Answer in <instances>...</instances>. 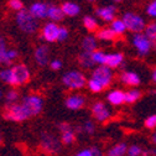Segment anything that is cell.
<instances>
[{"label": "cell", "instance_id": "6da1fadb", "mask_svg": "<svg viewBox=\"0 0 156 156\" xmlns=\"http://www.w3.org/2000/svg\"><path fill=\"white\" fill-rule=\"evenodd\" d=\"M3 116L6 120H12V122H23L26 120L30 115V113L27 112V109L24 105L20 104H10L6 105L4 112H3Z\"/></svg>", "mask_w": 156, "mask_h": 156}, {"label": "cell", "instance_id": "7a4b0ae2", "mask_svg": "<svg viewBox=\"0 0 156 156\" xmlns=\"http://www.w3.org/2000/svg\"><path fill=\"white\" fill-rule=\"evenodd\" d=\"M16 20H17V25L20 26V29L24 32L31 34V32H35L36 29H37L36 17L31 14L30 10L21 9L20 11L17 12V15H16Z\"/></svg>", "mask_w": 156, "mask_h": 156}, {"label": "cell", "instance_id": "3957f363", "mask_svg": "<svg viewBox=\"0 0 156 156\" xmlns=\"http://www.w3.org/2000/svg\"><path fill=\"white\" fill-rule=\"evenodd\" d=\"M63 83L72 89H80L86 86V78L80 72H69L65 74L63 77Z\"/></svg>", "mask_w": 156, "mask_h": 156}, {"label": "cell", "instance_id": "277c9868", "mask_svg": "<svg viewBox=\"0 0 156 156\" xmlns=\"http://www.w3.org/2000/svg\"><path fill=\"white\" fill-rule=\"evenodd\" d=\"M41 149L48 154H56L61 149V143L53 135L44 133L41 135Z\"/></svg>", "mask_w": 156, "mask_h": 156}, {"label": "cell", "instance_id": "5b68a950", "mask_svg": "<svg viewBox=\"0 0 156 156\" xmlns=\"http://www.w3.org/2000/svg\"><path fill=\"white\" fill-rule=\"evenodd\" d=\"M123 20L126 25V29L130 31H135V32H141L145 27V23L144 20L135 14H125Z\"/></svg>", "mask_w": 156, "mask_h": 156}, {"label": "cell", "instance_id": "8992f818", "mask_svg": "<svg viewBox=\"0 0 156 156\" xmlns=\"http://www.w3.org/2000/svg\"><path fill=\"white\" fill-rule=\"evenodd\" d=\"M23 105L27 109L30 115H36L42 109V99L37 95H29L24 98Z\"/></svg>", "mask_w": 156, "mask_h": 156}, {"label": "cell", "instance_id": "52a82bcc", "mask_svg": "<svg viewBox=\"0 0 156 156\" xmlns=\"http://www.w3.org/2000/svg\"><path fill=\"white\" fill-rule=\"evenodd\" d=\"M93 78L98 81L103 87H107L110 81H112V72H110V67L105 66H101L98 67L94 72H93Z\"/></svg>", "mask_w": 156, "mask_h": 156}, {"label": "cell", "instance_id": "ba28073f", "mask_svg": "<svg viewBox=\"0 0 156 156\" xmlns=\"http://www.w3.org/2000/svg\"><path fill=\"white\" fill-rule=\"evenodd\" d=\"M12 71V74H14V78H15V82H16V86L17 84H23L25 82H27L30 80V72L27 69V67L25 65H17V66H14L11 68Z\"/></svg>", "mask_w": 156, "mask_h": 156}, {"label": "cell", "instance_id": "9c48e42d", "mask_svg": "<svg viewBox=\"0 0 156 156\" xmlns=\"http://www.w3.org/2000/svg\"><path fill=\"white\" fill-rule=\"evenodd\" d=\"M134 45H135L136 48L139 50V52L141 55H145V53L149 52V50L151 47V41H150V38H149L147 35L144 36V35L139 34V35L134 36Z\"/></svg>", "mask_w": 156, "mask_h": 156}, {"label": "cell", "instance_id": "30bf717a", "mask_svg": "<svg viewBox=\"0 0 156 156\" xmlns=\"http://www.w3.org/2000/svg\"><path fill=\"white\" fill-rule=\"evenodd\" d=\"M58 34H60V27H58L56 24H47L45 27H44V32H42V36L46 41H50V42H53L56 40H58Z\"/></svg>", "mask_w": 156, "mask_h": 156}, {"label": "cell", "instance_id": "8fae6325", "mask_svg": "<svg viewBox=\"0 0 156 156\" xmlns=\"http://www.w3.org/2000/svg\"><path fill=\"white\" fill-rule=\"evenodd\" d=\"M92 112H93V115L95 116L99 122H103L105 119L109 118V110L107 109V107L103 104V103H95L92 108Z\"/></svg>", "mask_w": 156, "mask_h": 156}, {"label": "cell", "instance_id": "7c38bea8", "mask_svg": "<svg viewBox=\"0 0 156 156\" xmlns=\"http://www.w3.org/2000/svg\"><path fill=\"white\" fill-rule=\"evenodd\" d=\"M48 8H50V6H47V5H45V4L36 3V4H34V5L30 8V11H31V14H32L35 17L44 19V17L48 16Z\"/></svg>", "mask_w": 156, "mask_h": 156}, {"label": "cell", "instance_id": "4fadbf2b", "mask_svg": "<svg viewBox=\"0 0 156 156\" xmlns=\"http://www.w3.org/2000/svg\"><path fill=\"white\" fill-rule=\"evenodd\" d=\"M83 104H84V98L82 95H71L66 101L67 108H69L72 110H77V109L82 108Z\"/></svg>", "mask_w": 156, "mask_h": 156}, {"label": "cell", "instance_id": "5bb4252c", "mask_svg": "<svg viewBox=\"0 0 156 156\" xmlns=\"http://www.w3.org/2000/svg\"><path fill=\"white\" fill-rule=\"evenodd\" d=\"M35 58L40 66H45L48 61V48L46 46H40L35 52Z\"/></svg>", "mask_w": 156, "mask_h": 156}, {"label": "cell", "instance_id": "9a60e30c", "mask_svg": "<svg viewBox=\"0 0 156 156\" xmlns=\"http://www.w3.org/2000/svg\"><path fill=\"white\" fill-rule=\"evenodd\" d=\"M114 14H115L114 6H107V8H102L97 10V15L101 16L104 21H112L114 19Z\"/></svg>", "mask_w": 156, "mask_h": 156}, {"label": "cell", "instance_id": "2e32d148", "mask_svg": "<svg viewBox=\"0 0 156 156\" xmlns=\"http://www.w3.org/2000/svg\"><path fill=\"white\" fill-rule=\"evenodd\" d=\"M123 61V55L122 53H114V55H107L105 56V62L104 65H107L108 67L113 68L119 66Z\"/></svg>", "mask_w": 156, "mask_h": 156}, {"label": "cell", "instance_id": "e0dca14e", "mask_svg": "<svg viewBox=\"0 0 156 156\" xmlns=\"http://www.w3.org/2000/svg\"><path fill=\"white\" fill-rule=\"evenodd\" d=\"M108 101L114 105H119L125 102V94L120 90H113L108 94Z\"/></svg>", "mask_w": 156, "mask_h": 156}, {"label": "cell", "instance_id": "ac0fdd59", "mask_svg": "<svg viewBox=\"0 0 156 156\" xmlns=\"http://www.w3.org/2000/svg\"><path fill=\"white\" fill-rule=\"evenodd\" d=\"M122 81L128 86H138L140 83V78L133 72H125L122 76Z\"/></svg>", "mask_w": 156, "mask_h": 156}, {"label": "cell", "instance_id": "d6986e66", "mask_svg": "<svg viewBox=\"0 0 156 156\" xmlns=\"http://www.w3.org/2000/svg\"><path fill=\"white\" fill-rule=\"evenodd\" d=\"M63 10L62 8H57V6H50L48 8V17L51 20H55V21H60L63 19Z\"/></svg>", "mask_w": 156, "mask_h": 156}, {"label": "cell", "instance_id": "ffe728a7", "mask_svg": "<svg viewBox=\"0 0 156 156\" xmlns=\"http://www.w3.org/2000/svg\"><path fill=\"white\" fill-rule=\"evenodd\" d=\"M80 63L83 66V67H86V68H88V67H92L95 62H94V60H93V56H92V52H88V51H84L83 53H81V56H80Z\"/></svg>", "mask_w": 156, "mask_h": 156}, {"label": "cell", "instance_id": "44dd1931", "mask_svg": "<svg viewBox=\"0 0 156 156\" xmlns=\"http://www.w3.org/2000/svg\"><path fill=\"white\" fill-rule=\"evenodd\" d=\"M62 10L65 12V15H68V16H74L80 12V6L73 4V3H65L62 5Z\"/></svg>", "mask_w": 156, "mask_h": 156}, {"label": "cell", "instance_id": "7402d4cb", "mask_svg": "<svg viewBox=\"0 0 156 156\" xmlns=\"http://www.w3.org/2000/svg\"><path fill=\"white\" fill-rule=\"evenodd\" d=\"M116 32L113 30V29H104L102 31H99L97 34V37L101 38V40H105V41H110L115 37Z\"/></svg>", "mask_w": 156, "mask_h": 156}, {"label": "cell", "instance_id": "603a6c76", "mask_svg": "<svg viewBox=\"0 0 156 156\" xmlns=\"http://www.w3.org/2000/svg\"><path fill=\"white\" fill-rule=\"evenodd\" d=\"M0 78H2L4 82H6V83H9L11 86H16V82H15V78H14V74H12L11 69L2 71L0 72Z\"/></svg>", "mask_w": 156, "mask_h": 156}, {"label": "cell", "instance_id": "cb8c5ba5", "mask_svg": "<svg viewBox=\"0 0 156 156\" xmlns=\"http://www.w3.org/2000/svg\"><path fill=\"white\" fill-rule=\"evenodd\" d=\"M126 150H128V147H126L125 144H118L108 151V155H110V156H122L126 152Z\"/></svg>", "mask_w": 156, "mask_h": 156}, {"label": "cell", "instance_id": "d4e9b609", "mask_svg": "<svg viewBox=\"0 0 156 156\" xmlns=\"http://www.w3.org/2000/svg\"><path fill=\"white\" fill-rule=\"evenodd\" d=\"M82 46L84 48V51H88V52H93L97 47V44H95V40H94V37L92 36H88L86 37L83 42H82Z\"/></svg>", "mask_w": 156, "mask_h": 156}, {"label": "cell", "instance_id": "484cf974", "mask_svg": "<svg viewBox=\"0 0 156 156\" xmlns=\"http://www.w3.org/2000/svg\"><path fill=\"white\" fill-rule=\"evenodd\" d=\"M112 29L116 32V34H123L125 30H126V25L124 23V20H115L113 21V25H112Z\"/></svg>", "mask_w": 156, "mask_h": 156}, {"label": "cell", "instance_id": "4316f807", "mask_svg": "<svg viewBox=\"0 0 156 156\" xmlns=\"http://www.w3.org/2000/svg\"><path fill=\"white\" fill-rule=\"evenodd\" d=\"M140 97V92L138 90H130L125 93V102L126 103H134L135 101H138Z\"/></svg>", "mask_w": 156, "mask_h": 156}, {"label": "cell", "instance_id": "83f0119b", "mask_svg": "<svg viewBox=\"0 0 156 156\" xmlns=\"http://www.w3.org/2000/svg\"><path fill=\"white\" fill-rule=\"evenodd\" d=\"M73 141H74V134H73V131H72V130L63 131V134H62V143L69 145V144H72Z\"/></svg>", "mask_w": 156, "mask_h": 156}, {"label": "cell", "instance_id": "f1b7e54d", "mask_svg": "<svg viewBox=\"0 0 156 156\" xmlns=\"http://www.w3.org/2000/svg\"><path fill=\"white\" fill-rule=\"evenodd\" d=\"M83 24H84V26H86L88 30H90V31H94V30L97 29V21L94 20L93 17H90V16H86V17H84Z\"/></svg>", "mask_w": 156, "mask_h": 156}, {"label": "cell", "instance_id": "f546056e", "mask_svg": "<svg viewBox=\"0 0 156 156\" xmlns=\"http://www.w3.org/2000/svg\"><path fill=\"white\" fill-rule=\"evenodd\" d=\"M146 35L152 42H156V24H151L146 27Z\"/></svg>", "mask_w": 156, "mask_h": 156}, {"label": "cell", "instance_id": "4dcf8cb0", "mask_svg": "<svg viewBox=\"0 0 156 156\" xmlns=\"http://www.w3.org/2000/svg\"><path fill=\"white\" fill-rule=\"evenodd\" d=\"M92 56H93V60H94L95 63H102V65H103V63L105 62V56H107V55H104V53L101 52V51L93 52Z\"/></svg>", "mask_w": 156, "mask_h": 156}, {"label": "cell", "instance_id": "1f68e13d", "mask_svg": "<svg viewBox=\"0 0 156 156\" xmlns=\"http://www.w3.org/2000/svg\"><path fill=\"white\" fill-rule=\"evenodd\" d=\"M80 156H92V155H101V151L97 149V147H89L88 150H83V151H80L78 152Z\"/></svg>", "mask_w": 156, "mask_h": 156}, {"label": "cell", "instance_id": "d6a6232c", "mask_svg": "<svg viewBox=\"0 0 156 156\" xmlns=\"http://www.w3.org/2000/svg\"><path fill=\"white\" fill-rule=\"evenodd\" d=\"M88 87H89V89L90 90H93V92H99V90H102V88H103V86L97 81V80H90L89 82H88Z\"/></svg>", "mask_w": 156, "mask_h": 156}, {"label": "cell", "instance_id": "836d02e7", "mask_svg": "<svg viewBox=\"0 0 156 156\" xmlns=\"http://www.w3.org/2000/svg\"><path fill=\"white\" fill-rule=\"evenodd\" d=\"M145 125H146V128H149V129L156 128V115L149 116V118L146 119V122H145Z\"/></svg>", "mask_w": 156, "mask_h": 156}, {"label": "cell", "instance_id": "e575fe53", "mask_svg": "<svg viewBox=\"0 0 156 156\" xmlns=\"http://www.w3.org/2000/svg\"><path fill=\"white\" fill-rule=\"evenodd\" d=\"M9 6L14 10H21L23 9V3L20 2V0H10Z\"/></svg>", "mask_w": 156, "mask_h": 156}, {"label": "cell", "instance_id": "d590c367", "mask_svg": "<svg viewBox=\"0 0 156 156\" xmlns=\"http://www.w3.org/2000/svg\"><path fill=\"white\" fill-rule=\"evenodd\" d=\"M143 151H141V149L139 147V146H136V145H134V146H130V149H128V154L130 155V156H136V155H140Z\"/></svg>", "mask_w": 156, "mask_h": 156}, {"label": "cell", "instance_id": "8d00e7d4", "mask_svg": "<svg viewBox=\"0 0 156 156\" xmlns=\"http://www.w3.org/2000/svg\"><path fill=\"white\" fill-rule=\"evenodd\" d=\"M17 97H19L17 92H15V90H10V92L6 94V101H8L9 103H11V102H15V101L17 99Z\"/></svg>", "mask_w": 156, "mask_h": 156}, {"label": "cell", "instance_id": "74e56055", "mask_svg": "<svg viewBox=\"0 0 156 156\" xmlns=\"http://www.w3.org/2000/svg\"><path fill=\"white\" fill-rule=\"evenodd\" d=\"M68 36V31L65 27H60V34H58V40L60 41H65Z\"/></svg>", "mask_w": 156, "mask_h": 156}, {"label": "cell", "instance_id": "f35d334b", "mask_svg": "<svg viewBox=\"0 0 156 156\" xmlns=\"http://www.w3.org/2000/svg\"><path fill=\"white\" fill-rule=\"evenodd\" d=\"M147 12H149V15H151V16H156V0H155V2H152V3L149 5Z\"/></svg>", "mask_w": 156, "mask_h": 156}, {"label": "cell", "instance_id": "ab89813d", "mask_svg": "<svg viewBox=\"0 0 156 156\" xmlns=\"http://www.w3.org/2000/svg\"><path fill=\"white\" fill-rule=\"evenodd\" d=\"M82 129H83L86 133L90 134V133H93V131H94V125H93V123H92V122H87Z\"/></svg>", "mask_w": 156, "mask_h": 156}, {"label": "cell", "instance_id": "60d3db41", "mask_svg": "<svg viewBox=\"0 0 156 156\" xmlns=\"http://www.w3.org/2000/svg\"><path fill=\"white\" fill-rule=\"evenodd\" d=\"M61 66H62V63H61V61H58V60H55V61H52V62H51V67H52L53 69H58V68H61Z\"/></svg>", "mask_w": 156, "mask_h": 156}, {"label": "cell", "instance_id": "b9f144b4", "mask_svg": "<svg viewBox=\"0 0 156 156\" xmlns=\"http://www.w3.org/2000/svg\"><path fill=\"white\" fill-rule=\"evenodd\" d=\"M58 128H60V130H62V131L71 130V125H69V124H66V123H61V124H58Z\"/></svg>", "mask_w": 156, "mask_h": 156}, {"label": "cell", "instance_id": "7bdbcfd3", "mask_svg": "<svg viewBox=\"0 0 156 156\" xmlns=\"http://www.w3.org/2000/svg\"><path fill=\"white\" fill-rule=\"evenodd\" d=\"M8 55H9V57H10V60L12 61L14 58L17 56V52H16V51H14V50H10V51H8Z\"/></svg>", "mask_w": 156, "mask_h": 156}, {"label": "cell", "instance_id": "ee69618b", "mask_svg": "<svg viewBox=\"0 0 156 156\" xmlns=\"http://www.w3.org/2000/svg\"><path fill=\"white\" fill-rule=\"evenodd\" d=\"M152 141H154V144H156V133L152 135Z\"/></svg>", "mask_w": 156, "mask_h": 156}, {"label": "cell", "instance_id": "f6af8a7d", "mask_svg": "<svg viewBox=\"0 0 156 156\" xmlns=\"http://www.w3.org/2000/svg\"><path fill=\"white\" fill-rule=\"evenodd\" d=\"M152 78H154V81L156 82V69H155V72H154V74H152Z\"/></svg>", "mask_w": 156, "mask_h": 156}, {"label": "cell", "instance_id": "bcb514c9", "mask_svg": "<svg viewBox=\"0 0 156 156\" xmlns=\"http://www.w3.org/2000/svg\"><path fill=\"white\" fill-rule=\"evenodd\" d=\"M0 143H2V134H0Z\"/></svg>", "mask_w": 156, "mask_h": 156}, {"label": "cell", "instance_id": "7dc6e473", "mask_svg": "<svg viewBox=\"0 0 156 156\" xmlns=\"http://www.w3.org/2000/svg\"><path fill=\"white\" fill-rule=\"evenodd\" d=\"M114 2H120V0H114Z\"/></svg>", "mask_w": 156, "mask_h": 156}, {"label": "cell", "instance_id": "c3c4849f", "mask_svg": "<svg viewBox=\"0 0 156 156\" xmlns=\"http://www.w3.org/2000/svg\"><path fill=\"white\" fill-rule=\"evenodd\" d=\"M88 2H93V0H88Z\"/></svg>", "mask_w": 156, "mask_h": 156}, {"label": "cell", "instance_id": "681fc988", "mask_svg": "<svg viewBox=\"0 0 156 156\" xmlns=\"http://www.w3.org/2000/svg\"><path fill=\"white\" fill-rule=\"evenodd\" d=\"M0 55H2V50H0Z\"/></svg>", "mask_w": 156, "mask_h": 156}, {"label": "cell", "instance_id": "f907efd6", "mask_svg": "<svg viewBox=\"0 0 156 156\" xmlns=\"http://www.w3.org/2000/svg\"><path fill=\"white\" fill-rule=\"evenodd\" d=\"M0 97H2V93H0Z\"/></svg>", "mask_w": 156, "mask_h": 156}]
</instances>
